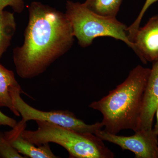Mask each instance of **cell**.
I'll return each instance as SVG.
<instances>
[{
	"mask_svg": "<svg viewBox=\"0 0 158 158\" xmlns=\"http://www.w3.org/2000/svg\"><path fill=\"white\" fill-rule=\"evenodd\" d=\"M29 12L23 44L13 51L16 72L25 79L44 72L70 49L74 40L65 14L38 2L31 3Z\"/></svg>",
	"mask_w": 158,
	"mask_h": 158,
	"instance_id": "1",
	"label": "cell"
},
{
	"mask_svg": "<svg viewBox=\"0 0 158 158\" xmlns=\"http://www.w3.org/2000/svg\"><path fill=\"white\" fill-rule=\"evenodd\" d=\"M151 69L138 65L109 94L89 105L103 115L104 131L116 135L122 130L140 129L143 99Z\"/></svg>",
	"mask_w": 158,
	"mask_h": 158,
	"instance_id": "2",
	"label": "cell"
},
{
	"mask_svg": "<svg viewBox=\"0 0 158 158\" xmlns=\"http://www.w3.org/2000/svg\"><path fill=\"white\" fill-rule=\"evenodd\" d=\"M35 131L23 130V138L37 146L45 143L59 144L68 151L71 158H113L114 153L103 140L91 133L78 132L58 125L36 121Z\"/></svg>",
	"mask_w": 158,
	"mask_h": 158,
	"instance_id": "3",
	"label": "cell"
},
{
	"mask_svg": "<svg viewBox=\"0 0 158 158\" xmlns=\"http://www.w3.org/2000/svg\"><path fill=\"white\" fill-rule=\"evenodd\" d=\"M65 14L71 25L74 36L82 47L89 46L97 37H108L121 40L135 52V44L128 37L127 26L116 17L99 15L90 10L85 3L70 1L66 2Z\"/></svg>",
	"mask_w": 158,
	"mask_h": 158,
	"instance_id": "4",
	"label": "cell"
},
{
	"mask_svg": "<svg viewBox=\"0 0 158 158\" xmlns=\"http://www.w3.org/2000/svg\"><path fill=\"white\" fill-rule=\"evenodd\" d=\"M10 92L14 107L24 122L30 120L48 122L78 132L93 134L103 127L102 122L91 125L86 124L68 110L43 111L31 106L21 97L22 89L20 85L11 88Z\"/></svg>",
	"mask_w": 158,
	"mask_h": 158,
	"instance_id": "5",
	"label": "cell"
},
{
	"mask_svg": "<svg viewBox=\"0 0 158 158\" xmlns=\"http://www.w3.org/2000/svg\"><path fill=\"white\" fill-rule=\"evenodd\" d=\"M94 135L103 141L118 145L123 150L132 152L135 158H158V135L153 129L140 130L130 136H118L102 129Z\"/></svg>",
	"mask_w": 158,
	"mask_h": 158,
	"instance_id": "6",
	"label": "cell"
},
{
	"mask_svg": "<svg viewBox=\"0 0 158 158\" xmlns=\"http://www.w3.org/2000/svg\"><path fill=\"white\" fill-rule=\"evenodd\" d=\"M133 43L135 53L144 64L158 59V15L151 18L136 33Z\"/></svg>",
	"mask_w": 158,
	"mask_h": 158,
	"instance_id": "7",
	"label": "cell"
},
{
	"mask_svg": "<svg viewBox=\"0 0 158 158\" xmlns=\"http://www.w3.org/2000/svg\"><path fill=\"white\" fill-rule=\"evenodd\" d=\"M26 123L23 121L18 122L12 129L4 132V135L12 147L22 154L31 158H56L52 152L49 143L35 146L21 136V132L25 129Z\"/></svg>",
	"mask_w": 158,
	"mask_h": 158,
	"instance_id": "8",
	"label": "cell"
},
{
	"mask_svg": "<svg viewBox=\"0 0 158 158\" xmlns=\"http://www.w3.org/2000/svg\"><path fill=\"white\" fill-rule=\"evenodd\" d=\"M158 105V59L153 62L144 91L140 130L152 129Z\"/></svg>",
	"mask_w": 158,
	"mask_h": 158,
	"instance_id": "9",
	"label": "cell"
},
{
	"mask_svg": "<svg viewBox=\"0 0 158 158\" xmlns=\"http://www.w3.org/2000/svg\"><path fill=\"white\" fill-rule=\"evenodd\" d=\"M19 85L13 72L0 64V107L9 108L18 116H20V114L13 105L10 90L12 87Z\"/></svg>",
	"mask_w": 158,
	"mask_h": 158,
	"instance_id": "10",
	"label": "cell"
},
{
	"mask_svg": "<svg viewBox=\"0 0 158 158\" xmlns=\"http://www.w3.org/2000/svg\"><path fill=\"white\" fill-rule=\"evenodd\" d=\"M16 30V23L13 13L0 11V59L11 44Z\"/></svg>",
	"mask_w": 158,
	"mask_h": 158,
	"instance_id": "11",
	"label": "cell"
},
{
	"mask_svg": "<svg viewBox=\"0 0 158 158\" xmlns=\"http://www.w3.org/2000/svg\"><path fill=\"white\" fill-rule=\"evenodd\" d=\"M123 0H86V6L96 14L116 18Z\"/></svg>",
	"mask_w": 158,
	"mask_h": 158,
	"instance_id": "12",
	"label": "cell"
},
{
	"mask_svg": "<svg viewBox=\"0 0 158 158\" xmlns=\"http://www.w3.org/2000/svg\"><path fill=\"white\" fill-rule=\"evenodd\" d=\"M158 1V0H146L144 6L142 7L140 13L138 15L135 20L131 26L127 27L128 37L130 41L132 43H133V40H134L136 33L138 31V29L140 28V24H141V20H142V18L144 16L146 11L153 4Z\"/></svg>",
	"mask_w": 158,
	"mask_h": 158,
	"instance_id": "13",
	"label": "cell"
},
{
	"mask_svg": "<svg viewBox=\"0 0 158 158\" xmlns=\"http://www.w3.org/2000/svg\"><path fill=\"white\" fill-rule=\"evenodd\" d=\"M0 157L3 158H24L15 149L4 135L0 131Z\"/></svg>",
	"mask_w": 158,
	"mask_h": 158,
	"instance_id": "14",
	"label": "cell"
},
{
	"mask_svg": "<svg viewBox=\"0 0 158 158\" xmlns=\"http://www.w3.org/2000/svg\"><path fill=\"white\" fill-rule=\"evenodd\" d=\"M7 6H10L15 12L21 13L25 8L24 0H0V11Z\"/></svg>",
	"mask_w": 158,
	"mask_h": 158,
	"instance_id": "15",
	"label": "cell"
},
{
	"mask_svg": "<svg viewBox=\"0 0 158 158\" xmlns=\"http://www.w3.org/2000/svg\"><path fill=\"white\" fill-rule=\"evenodd\" d=\"M17 123L15 119L6 116L0 110V126H7L12 128L16 125Z\"/></svg>",
	"mask_w": 158,
	"mask_h": 158,
	"instance_id": "16",
	"label": "cell"
},
{
	"mask_svg": "<svg viewBox=\"0 0 158 158\" xmlns=\"http://www.w3.org/2000/svg\"><path fill=\"white\" fill-rule=\"evenodd\" d=\"M155 114L156 115V122L155 127L153 129L154 132L158 135V105L157 107L156 110Z\"/></svg>",
	"mask_w": 158,
	"mask_h": 158,
	"instance_id": "17",
	"label": "cell"
}]
</instances>
